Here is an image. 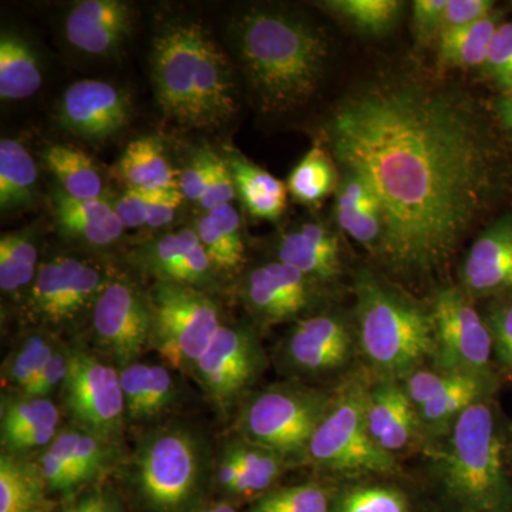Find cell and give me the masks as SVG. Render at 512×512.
Segmentation results:
<instances>
[{
  "label": "cell",
  "mask_w": 512,
  "mask_h": 512,
  "mask_svg": "<svg viewBox=\"0 0 512 512\" xmlns=\"http://www.w3.org/2000/svg\"><path fill=\"white\" fill-rule=\"evenodd\" d=\"M225 158L234 175L239 200L249 214L259 220L275 221L281 218L288 201V187L239 154L231 153Z\"/></svg>",
  "instance_id": "83f0119b"
},
{
  "label": "cell",
  "mask_w": 512,
  "mask_h": 512,
  "mask_svg": "<svg viewBox=\"0 0 512 512\" xmlns=\"http://www.w3.org/2000/svg\"><path fill=\"white\" fill-rule=\"evenodd\" d=\"M131 104L126 93L100 80L73 83L60 100V124L74 136L104 140L114 136L130 120Z\"/></svg>",
  "instance_id": "2e32d148"
},
{
  "label": "cell",
  "mask_w": 512,
  "mask_h": 512,
  "mask_svg": "<svg viewBox=\"0 0 512 512\" xmlns=\"http://www.w3.org/2000/svg\"><path fill=\"white\" fill-rule=\"evenodd\" d=\"M355 352V336L338 315L302 319L285 342L286 365L305 376H323L343 369Z\"/></svg>",
  "instance_id": "9a60e30c"
},
{
  "label": "cell",
  "mask_w": 512,
  "mask_h": 512,
  "mask_svg": "<svg viewBox=\"0 0 512 512\" xmlns=\"http://www.w3.org/2000/svg\"><path fill=\"white\" fill-rule=\"evenodd\" d=\"M37 168L35 160L18 140L0 141V208L2 211L28 208L35 202Z\"/></svg>",
  "instance_id": "1f68e13d"
},
{
  "label": "cell",
  "mask_w": 512,
  "mask_h": 512,
  "mask_svg": "<svg viewBox=\"0 0 512 512\" xmlns=\"http://www.w3.org/2000/svg\"><path fill=\"white\" fill-rule=\"evenodd\" d=\"M448 0H417L413 3V26L423 42L439 39Z\"/></svg>",
  "instance_id": "f5cc1de1"
},
{
  "label": "cell",
  "mask_w": 512,
  "mask_h": 512,
  "mask_svg": "<svg viewBox=\"0 0 512 512\" xmlns=\"http://www.w3.org/2000/svg\"><path fill=\"white\" fill-rule=\"evenodd\" d=\"M119 373L127 420L156 419L173 403L175 386L167 367L134 362L121 367Z\"/></svg>",
  "instance_id": "d4e9b609"
},
{
  "label": "cell",
  "mask_w": 512,
  "mask_h": 512,
  "mask_svg": "<svg viewBox=\"0 0 512 512\" xmlns=\"http://www.w3.org/2000/svg\"><path fill=\"white\" fill-rule=\"evenodd\" d=\"M483 69L503 92L512 89V22L501 23L495 32Z\"/></svg>",
  "instance_id": "bcb514c9"
},
{
  "label": "cell",
  "mask_w": 512,
  "mask_h": 512,
  "mask_svg": "<svg viewBox=\"0 0 512 512\" xmlns=\"http://www.w3.org/2000/svg\"><path fill=\"white\" fill-rule=\"evenodd\" d=\"M60 412L49 399L16 396L3 399L0 413V440L3 451L26 434L43 429H59Z\"/></svg>",
  "instance_id": "d590c367"
},
{
  "label": "cell",
  "mask_w": 512,
  "mask_h": 512,
  "mask_svg": "<svg viewBox=\"0 0 512 512\" xmlns=\"http://www.w3.org/2000/svg\"><path fill=\"white\" fill-rule=\"evenodd\" d=\"M133 10L119 0L77 2L64 20L67 42L92 56H109L120 49L133 29Z\"/></svg>",
  "instance_id": "d6986e66"
},
{
  "label": "cell",
  "mask_w": 512,
  "mask_h": 512,
  "mask_svg": "<svg viewBox=\"0 0 512 512\" xmlns=\"http://www.w3.org/2000/svg\"><path fill=\"white\" fill-rule=\"evenodd\" d=\"M217 274H234L245 261L241 218L231 204L205 212L195 225Z\"/></svg>",
  "instance_id": "4316f807"
},
{
  "label": "cell",
  "mask_w": 512,
  "mask_h": 512,
  "mask_svg": "<svg viewBox=\"0 0 512 512\" xmlns=\"http://www.w3.org/2000/svg\"><path fill=\"white\" fill-rule=\"evenodd\" d=\"M178 175L156 137L131 141L116 165V178L126 190H177Z\"/></svg>",
  "instance_id": "484cf974"
},
{
  "label": "cell",
  "mask_w": 512,
  "mask_h": 512,
  "mask_svg": "<svg viewBox=\"0 0 512 512\" xmlns=\"http://www.w3.org/2000/svg\"><path fill=\"white\" fill-rule=\"evenodd\" d=\"M366 424L376 446L387 454L394 456L410 446L420 423L399 380L380 379L367 389Z\"/></svg>",
  "instance_id": "ffe728a7"
},
{
  "label": "cell",
  "mask_w": 512,
  "mask_h": 512,
  "mask_svg": "<svg viewBox=\"0 0 512 512\" xmlns=\"http://www.w3.org/2000/svg\"><path fill=\"white\" fill-rule=\"evenodd\" d=\"M332 397L301 384H276L254 394L242 407L238 437L282 456H306Z\"/></svg>",
  "instance_id": "52a82bcc"
},
{
  "label": "cell",
  "mask_w": 512,
  "mask_h": 512,
  "mask_svg": "<svg viewBox=\"0 0 512 512\" xmlns=\"http://www.w3.org/2000/svg\"><path fill=\"white\" fill-rule=\"evenodd\" d=\"M367 389L362 380L343 386L313 434L306 458L340 474L393 473L396 458L376 446L366 424Z\"/></svg>",
  "instance_id": "ba28073f"
},
{
  "label": "cell",
  "mask_w": 512,
  "mask_h": 512,
  "mask_svg": "<svg viewBox=\"0 0 512 512\" xmlns=\"http://www.w3.org/2000/svg\"><path fill=\"white\" fill-rule=\"evenodd\" d=\"M217 153L211 150H200L191 157L188 164L178 175V187L185 200L198 202L204 197L210 184Z\"/></svg>",
  "instance_id": "7dc6e473"
},
{
  "label": "cell",
  "mask_w": 512,
  "mask_h": 512,
  "mask_svg": "<svg viewBox=\"0 0 512 512\" xmlns=\"http://www.w3.org/2000/svg\"><path fill=\"white\" fill-rule=\"evenodd\" d=\"M150 63L158 107L178 126L214 130L237 114L234 67L197 20L165 23L153 39Z\"/></svg>",
  "instance_id": "3957f363"
},
{
  "label": "cell",
  "mask_w": 512,
  "mask_h": 512,
  "mask_svg": "<svg viewBox=\"0 0 512 512\" xmlns=\"http://www.w3.org/2000/svg\"><path fill=\"white\" fill-rule=\"evenodd\" d=\"M332 512H410L403 493L384 485H357L340 493Z\"/></svg>",
  "instance_id": "ee69618b"
},
{
  "label": "cell",
  "mask_w": 512,
  "mask_h": 512,
  "mask_svg": "<svg viewBox=\"0 0 512 512\" xmlns=\"http://www.w3.org/2000/svg\"><path fill=\"white\" fill-rule=\"evenodd\" d=\"M336 220L339 227L370 251L379 252L383 235V215L375 191L365 178L352 171L338 185Z\"/></svg>",
  "instance_id": "603a6c76"
},
{
  "label": "cell",
  "mask_w": 512,
  "mask_h": 512,
  "mask_svg": "<svg viewBox=\"0 0 512 512\" xmlns=\"http://www.w3.org/2000/svg\"><path fill=\"white\" fill-rule=\"evenodd\" d=\"M106 282L92 262L57 256L39 266L29 289V313L45 325H67L83 312L93 311Z\"/></svg>",
  "instance_id": "7c38bea8"
},
{
  "label": "cell",
  "mask_w": 512,
  "mask_h": 512,
  "mask_svg": "<svg viewBox=\"0 0 512 512\" xmlns=\"http://www.w3.org/2000/svg\"><path fill=\"white\" fill-rule=\"evenodd\" d=\"M278 261L293 266L313 282L329 281L339 274L338 238L325 225L303 224L281 238Z\"/></svg>",
  "instance_id": "7402d4cb"
},
{
  "label": "cell",
  "mask_w": 512,
  "mask_h": 512,
  "mask_svg": "<svg viewBox=\"0 0 512 512\" xmlns=\"http://www.w3.org/2000/svg\"><path fill=\"white\" fill-rule=\"evenodd\" d=\"M150 298L151 346L183 372H194L224 323L217 302L194 286L157 282Z\"/></svg>",
  "instance_id": "9c48e42d"
},
{
  "label": "cell",
  "mask_w": 512,
  "mask_h": 512,
  "mask_svg": "<svg viewBox=\"0 0 512 512\" xmlns=\"http://www.w3.org/2000/svg\"><path fill=\"white\" fill-rule=\"evenodd\" d=\"M76 434V426L59 430L55 440L46 447L45 453L40 457L39 466L45 477L47 490L53 493L72 491L70 476Z\"/></svg>",
  "instance_id": "f6af8a7d"
},
{
  "label": "cell",
  "mask_w": 512,
  "mask_h": 512,
  "mask_svg": "<svg viewBox=\"0 0 512 512\" xmlns=\"http://www.w3.org/2000/svg\"><path fill=\"white\" fill-rule=\"evenodd\" d=\"M62 393L74 426L113 443L126 420L119 370L84 350H69Z\"/></svg>",
  "instance_id": "8fae6325"
},
{
  "label": "cell",
  "mask_w": 512,
  "mask_h": 512,
  "mask_svg": "<svg viewBox=\"0 0 512 512\" xmlns=\"http://www.w3.org/2000/svg\"><path fill=\"white\" fill-rule=\"evenodd\" d=\"M338 173L332 158L320 146H313L293 168L288 178V191L302 204L315 205L335 190Z\"/></svg>",
  "instance_id": "f35d334b"
},
{
  "label": "cell",
  "mask_w": 512,
  "mask_h": 512,
  "mask_svg": "<svg viewBox=\"0 0 512 512\" xmlns=\"http://www.w3.org/2000/svg\"><path fill=\"white\" fill-rule=\"evenodd\" d=\"M498 114L500 119L503 120L504 126L512 134V89L507 90L501 94L500 100L497 103Z\"/></svg>",
  "instance_id": "11a10c76"
},
{
  "label": "cell",
  "mask_w": 512,
  "mask_h": 512,
  "mask_svg": "<svg viewBox=\"0 0 512 512\" xmlns=\"http://www.w3.org/2000/svg\"><path fill=\"white\" fill-rule=\"evenodd\" d=\"M67 372H69V350L59 349L56 355L49 360V363L37 373L35 379L20 394L26 397L47 399L49 394L56 392L60 386H63Z\"/></svg>",
  "instance_id": "681fc988"
},
{
  "label": "cell",
  "mask_w": 512,
  "mask_h": 512,
  "mask_svg": "<svg viewBox=\"0 0 512 512\" xmlns=\"http://www.w3.org/2000/svg\"><path fill=\"white\" fill-rule=\"evenodd\" d=\"M493 13L494 2L491 0H448L441 33L473 25Z\"/></svg>",
  "instance_id": "816d5d0a"
},
{
  "label": "cell",
  "mask_w": 512,
  "mask_h": 512,
  "mask_svg": "<svg viewBox=\"0 0 512 512\" xmlns=\"http://www.w3.org/2000/svg\"><path fill=\"white\" fill-rule=\"evenodd\" d=\"M485 322L493 338L495 356L512 376V305L495 308Z\"/></svg>",
  "instance_id": "f907efd6"
},
{
  "label": "cell",
  "mask_w": 512,
  "mask_h": 512,
  "mask_svg": "<svg viewBox=\"0 0 512 512\" xmlns=\"http://www.w3.org/2000/svg\"><path fill=\"white\" fill-rule=\"evenodd\" d=\"M325 8L348 20L355 28L370 35H380L392 28L402 12L397 0H330Z\"/></svg>",
  "instance_id": "60d3db41"
},
{
  "label": "cell",
  "mask_w": 512,
  "mask_h": 512,
  "mask_svg": "<svg viewBox=\"0 0 512 512\" xmlns=\"http://www.w3.org/2000/svg\"><path fill=\"white\" fill-rule=\"evenodd\" d=\"M262 362L261 348L251 330L224 325L192 373L214 406L227 413L254 383Z\"/></svg>",
  "instance_id": "5bb4252c"
},
{
  "label": "cell",
  "mask_w": 512,
  "mask_h": 512,
  "mask_svg": "<svg viewBox=\"0 0 512 512\" xmlns=\"http://www.w3.org/2000/svg\"><path fill=\"white\" fill-rule=\"evenodd\" d=\"M333 154L359 174L382 208L377 255L397 271H430L491 207L503 158L463 94L389 80L363 87L329 121Z\"/></svg>",
  "instance_id": "6da1fadb"
},
{
  "label": "cell",
  "mask_w": 512,
  "mask_h": 512,
  "mask_svg": "<svg viewBox=\"0 0 512 512\" xmlns=\"http://www.w3.org/2000/svg\"><path fill=\"white\" fill-rule=\"evenodd\" d=\"M59 512H123V510L109 490L94 487Z\"/></svg>",
  "instance_id": "db71d44e"
},
{
  "label": "cell",
  "mask_w": 512,
  "mask_h": 512,
  "mask_svg": "<svg viewBox=\"0 0 512 512\" xmlns=\"http://www.w3.org/2000/svg\"><path fill=\"white\" fill-rule=\"evenodd\" d=\"M53 202L56 222L63 234L93 247H109L126 229L114 210V204L104 198L74 200L60 190Z\"/></svg>",
  "instance_id": "cb8c5ba5"
},
{
  "label": "cell",
  "mask_w": 512,
  "mask_h": 512,
  "mask_svg": "<svg viewBox=\"0 0 512 512\" xmlns=\"http://www.w3.org/2000/svg\"><path fill=\"white\" fill-rule=\"evenodd\" d=\"M77 427V426H76ZM117 450L111 441L100 439L89 431L77 427L72 456V491L80 485L92 483L109 470L116 461Z\"/></svg>",
  "instance_id": "b9f144b4"
},
{
  "label": "cell",
  "mask_w": 512,
  "mask_h": 512,
  "mask_svg": "<svg viewBox=\"0 0 512 512\" xmlns=\"http://www.w3.org/2000/svg\"><path fill=\"white\" fill-rule=\"evenodd\" d=\"M313 281L285 262L274 261L249 272L242 295L249 311L266 325L284 322L312 302Z\"/></svg>",
  "instance_id": "e0dca14e"
},
{
  "label": "cell",
  "mask_w": 512,
  "mask_h": 512,
  "mask_svg": "<svg viewBox=\"0 0 512 512\" xmlns=\"http://www.w3.org/2000/svg\"><path fill=\"white\" fill-rule=\"evenodd\" d=\"M463 281L466 291L477 296L512 289V215L476 239L464 262Z\"/></svg>",
  "instance_id": "44dd1931"
},
{
  "label": "cell",
  "mask_w": 512,
  "mask_h": 512,
  "mask_svg": "<svg viewBox=\"0 0 512 512\" xmlns=\"http://www.w3.org/2000/svg\"><path fill=\"white\" fill-rule=\"evenodd\" d=\"M355 291L360 349L380 379L403 380L436 355L430 313L370 272H359Z\"/></svg>",
  "instance_id": "5b68a950"
},
{
  "label": "cell",
  "mask_w": 512,
  "mask_h": 512,
  "mask_svg": "<svg viewBox=\"0 0 512 512\" xmlns=\"http://www.w3.org/2000/svg\"><path fill=\"white\" fill-rule=\"evenodd\" d=\"M237 457L239 474L234 495L264 493L284 473L289 458L269 448L248 443L241 437L227 441Z\"/></svg>",
  "instance_id": "8d00e7d4"
},
{
  "label": "cell",
  "mask_w": 512,
  "mask_h": 512,
  "mask_svg": "<svg viewBox=\"0 0 512 512\" xmlns=\"http://www.w3.org/2000/svg\"><path fill=\"white\" fill-rule=\"evenodd\" d=\"M43 84L42 67L33 47L18 33L0 36V97L18 101L32 97Z\"/></svg>",
  "instance_id": "f546056e"
},
{
  "label": "cell",
  "mask_w": 512,
  "mask_h": 512,
  "mask_svg": "<svg viewBox=\"0 0 512 512\" xmlns=\"http://www.w3.org/2000/svg\"><path fill=\"white\" fill-rule=\"evenodd\" d=\"M497 13L473 25L447 30L437 39L440 62L450 67L484 66L491 40L500 28Z\"/></svg>",
  "instance_id": "836d02e7"
},
{
  "label": "cell",
  "mask_w": 512,
  "mask_h": 512,
  "mask_svg": "<svg viewBox=\"0 0 512 512\" xmlns=\"http://www.w3.org/2000/svg\"><path fill=\"white\" fill-rule=\"evenodd\" d=\"M493 386L494 380L491 377L457 373L443 392L417 410L419 423L426 429H450L468 407L487 399Z\"/></svg>",
  "instance_id": "4dcf8cb0"
},
{
  "label": "cell",
  "mask_w": 512,
  "mask_h": 512,
  "mask_svg": "<svg viewBox=\"0 0 512 512\" xmlns=\"http://www.w3.org/2000/svg\"><path fill=\"white\" fill-rule=\"evenodd\" d=\"M47 485L39 463L19 454L0 456V512H50Z\"/></svg>",
  "instance_id": "f1b7e54d"
},
{
  "label": "cell",
  "mask_w": 512,
  "mask_h": 512,
  "mask_svg": "<svg viewBox=\"0 0 512 512\" xmlns=\"http://www.w3.org/2000/svg\"><path fill=\"white\" fill-rule=\"evenodd\" d=\"M235 197H237V188H235L234 175L229 168L227 158L217 154L210 184L200 201V207L207 212L212 211L231 204Z\"/></svg>",
  "instance_id": "c3c4849f"
},
{
  "label": "cell",
  "mask_w": 512,
  "mask_h": 512,
  "mask_svg": "<svg viewBox=\"0 0 512 512\" xmlns=\"http://www.w3.org/2000/svg\"><path fill=\"white\" fill-rule=\"evenodd\" d=\"M47 168L59 181L64 194L74 200L103 198V178L92 158L82 150L66 146H50L45 151Z\"/></svg>",
  "instance_id": "d6a6232c"
},
{
  "label": "cell",
  "mask_w": 512,
  "mask_h": 512,
  "mask_svg": "<svg viewBox=\"0 0 512 512\" xmlns=\"http://www.w3.org/2000/svg\"><path fill=\"white\" fill-rule=\"evenodd\" d=\"M439 370L460 375L491 377L493 338L466 292L448 286L440 289L430 312Z\"/></svg>",
  "instance_id": "30bf717a"
},
{
  "label": "cell",
  "mask_w": 512,
  "mask_h": 512,
  "mask_svg": "<svg viewBox=\"0 0 512 512\" xmlns=\"http://www.w3.org/2000/svg\"><path fill=\"white\" fill-rule=\"evenodd\" d=\"M450 429L440 460L448 494L467 512L507 511V439L493 403L487 397L468 407Z\"/></svg>",
  "instance_id": "277c9868"
},
{
  "label": "cell",
  "mask_w": 512,
  "mask_h": 512,
  "mask_svg": "<svg viewBox=\"0 0 512 512\" xmlns=\"http://www.w3.org/2000/svg\"><path fill=\"white\" fill-rule=\"evenodd\" d=\"M55 340L43 332L26 336L3 363L2 382L13 390H23L57 352Z\"/></svg>",
  "instance_id": "ab89813d"
},
{
  "label": "cell",
  "mask_w": 512,
  "mask_h": 512,
  "mask_svg": "<svg viewBox=\"0 0 512 512\" xmlns=\"http://www.w3.org/2000/svg\"><path fill=\"white\" fill-rule=\"evenodd\" d=\"M333 501L329 488L308 483L271 491L248 512H332Z\"/></svg>",
  "instance_id": "7bdbcfd3"
},
{
  "label": "cell",
  "mask_w": 512,
  "mask_h": 512,
  "mask_svg": "<svg viewBox=\"0 0 512 512\" xmlns=\"http://www.w3.org/2000/svg\"><path fill=\"white\" fill-rule=\"evenodd\" d=\"M39 252L29 234L13 232L0 238V289L10 296L32 288L39 265Z\"/></svg>",
  "instance_id": "74e56055"
},
{
  "label": "cell",
  "mask_w": 512,
  "mask_h": 512,
  "mask_svg": "<svg viewBox=\"0 0 512 512\" xmlns=\"http://www.w3.org/2000/svg\"><path fill=\"white\" fill-rule=\"evenodd\" d=\"M185 200L180 188L165 191L126 190L114 202L124 228H163L173 222Z\"/></svg>",
  "instance_id": "e575fe53"
},
{
  "label": "cell",
  "mask_w": 512,
  "mask_h": 512,
  "mask_svg": "<svg viewBox=\"0 0 512 512\" xmlns=\"http://www.w3.org/2000/svg\"><path fill=\"white\" fill-rule=\"evenodd\" d=\"M228 35L262 110L285 113L312 99L329 55L318 26L284 10L252 8L231 20Z\"/></svg>",
  "instance_id": "7a4b0ae2"
},
{
  "label": "cell",
  "mask_w": 512,
  "mask_h": 512,
  "mask_svg": "<svg viewBox=\"0 0 512 512\" xmlns=\"http://www.w3.org/2000/svg\"><path fill=\"white\" fill-rule=\"evenodd\" d=\"M210 466L200 436L188 427L170 426L141 439L131 460V476L153 510L177 512L200 493Z\"/></svg>",
  "instance_id": "8992f818"
},
{
  "label": "cell",
  "mask_w": 512,
  "mask_h": 512,
  "mask_svg": "<svg viewBox=\"0 0 512 512\" xmlns=\"http://www.w3.org/2000/svg\"><path fill=\"white\" fill-rule=\"evenodd\" d=\"M192 512H237V510L227 503H217L205 505V507L198 508V510Z\"/></svg>",
  "instance_id": "9f6ffc18"
},
{
  "label": "cell",
  "mask_w": 512,
  "mask_h": 512,
  "mask_svg": "<svg viewBox=\"0 0 512 512\" xmlns=\"http://www.w3.org/2000/svg\"><path fill=\"white\" fill-rule=\"evenodd\" d=\"M136 259L158 282L194 286L204 291L215 272L195 229L185 228L161 235L137 249Z\"/></svg>",
  "instance_id": "ac0fdd59"
},
{
  "label": "cell",
  "mask_w": 512,
  "mask_h": 512,
  "mask_svg": "<svg viewBox=\"0 0 512 512\" xmlns=\"http://www.w3.org/2000/svg\"><path fill=\"white\" fill-rule=\"evenodd\" d=\"M97 345L121 367L136 362L151 345L150 298L124 279L107 281L92 311Z\"/></svg>",
  "instance_id": "4fadbf2b"
}]
</instances>
